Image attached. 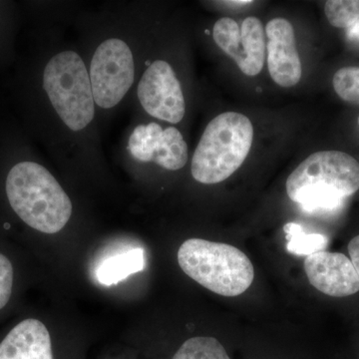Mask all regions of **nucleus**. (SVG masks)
<instances>
[{"mask_svg": "<svg viewBox=\"0 0 359 359\" xmlns=\"http://www.w3.org/2000/svg\"><path fill=\"white\" fill-rule=\"evenodd\" d=\"M359 190V163L339 151L306 158L287 180V193L304 211L334 212Z\"/></svg>", "mask_w": 359, "mask_h": 359, "instance_id": "1", "label": "nucleus"}, {"mask_svg": "<svg viewBox=\"0 0 359 359\" xmlns=\"http://www.w3.org/2000/svg\"><path fill=\"white\" fill-rule=\"evenodd\" d=\"M43 88L59 118L72 131H81L94 119L95 101L89 72L76 52H60L49 60Z\"/></svg>", "mask_w": 359, "mask_h": 359, "instance_id": "5", "label": "nucleus"}, {"mask_svg": "<svg viewBox=\"0 0 359 359\" xmlns=\"http://www.w3.org/2000/svg\"><path fill=\"white\" fill-rule=\"evenodd\" d=\"M212 36L244 74L256 76L261 73L266 58V39L259 18H245L241 26L231 18H221L215 23Z\"/></svg>", "mask_w": 359, "mask_h": 359, "instance_id": "7", "label": "nucleus"}, {"mask_svg": "<svg viewBox=\"0 0 359 359\" xmlns=\"http://www.w3.org/2000/svg\"><path fill=\"white\" fill-rule=\"evenodd\" d=\"M178 263L187 276L224 297L244 294L254 282L252 262L233 245L189 238L180 247Z\"/></svg>", "mask_w": 359, "mask_h": 359, "instance_id": "4", "label": "nucleus"}, {"mask_svg": "<svg viewBox=\"0 0 359 359\" xmlns=\"http://www.w3.org/2000/svg\"><path fill=\"white\" fill-rule=\"evenodd\" d=\"M172 359H231L221 342L214 337L186 340Z\"/></svg>", "mask_w": 359, "mask_h": 359, "instance_id": "15", "label": "nucleus"}, {"mask_svg": "<svg viewBox=\"0 0 359 359\" xmlns=\"http://www.w3.org/2000/svg\"><path fill=\"white\" fill-rule=\"evenodd\" d=\"M268 67L271 79L283 88L299 83L302 74L294 27L285 18H273L266 26Z\"/></svg>", "mask_w": 359, "mask_h": 359, "instance_id": "11", "label": "nucleus"}, {"mask_svg": "<svg viewBox=\"0 0 359 359\" xmlns=\"http://www.w3.org/2000/svg\"><path fill=\"white\" fill-rule=\"evenodd\" d=\"M9 204L26 224L41 233H58L72 215V203L50 172L34 162H21L6 178Z\"/></svg>", "mask_w": 359, "mask_h": 359, "instance_id": "2", "label": "nucleus"}, {"mask_svg": "<svg viewBox=\"0 0 359 359\" xmlns=\"http://www.w3.org/2000/svg\"><path fill=\"white\" fill-rule=\"evenodd\" d=\"M13 268L11 261L0 254V309L6 306L13 292Z\"/></svg>", "mask_w": 359, "mask_h": 359, "instance_id": "18", "label": "nucleus"}, {"mask_svg": "<svg viewBox=\"0 0 359 359\" xmlns=\"http://www.w3.org/2000/svg\"><path fill=\"white\" fill-rule=\"evenodd\" d=\"M145 268V252L143 249H132L122 254L108 257L99 264L95 271L97 280L104 285H115L126 280L129 276Z\"/></svg>", "mask_w": 359, "mask_h": 359, "instance_id": "13", "label": "nucleus"}, {"mask_svg": "<svg viewBox=\"0 0 359 359\" xmlns=\"http://www.w3.org/2000/svg\"><path fill=\"white\" fill-rule=\"evenodd\" d=\"M130 154L140 162H153L164 169L177 171L188 162V145L175 127L163 129L157 123L139 125L128 141Z\"/></svg>", "mask_w": 359, "mask_h": 359, "instance_id": "9", "label": "nucleus"}, {"mask_svg": "<svg viewBox=\"0 0 359 359\" xmlns=\"http://www.w3.org/2000/svg\"><path fill=\"white\" fill-rule=\"evenodd\" d=\"M328 22L337 28H351L359 20V0H330L325 6Z\"/></svg>", "mask_w": 359, "mask_h": 359, "instance_id": "16", "label": "nucleus"}, {"mask_svg": "<svg viewBox=\"0 0 359 359\" xmlns=\"http://www.w3.org/2000/svg\"><path fill=\"white\" fill-rule=\"evenodd\" d=\"M252 1H249V0H241V1H224V4H231V6H247V4H252Z\"/></svg>", "mask_w": 359, "mask_h": 359, "instance_id": "20", "label": "nucleus"}, {"mask_svg": "<svg viewBox=\"0 0 359 359\" xmlns=\"http://www.w3.org/2000/svg\"><path fill=\"white\" fill-rule=\"evenodd\" d=\"M142 107L152 117L177 124L186 113L185 98L173 68L163 60L149 66L137 89Z\"/></svg>", "mask_w": 359, "mask_h": 359, "instance_id": "8", "label": "nucleus"}, {"mask_svg": "<svg viewBox=\"0 0 359 359\" xmlns=\"http://www.w3.org/2000/svg\"><path fill=\"white\" fill-rule=\"evenodd\" d=\"M287 236V249L290 254L297 256H309L323 250L327 244V238L320 233H306L302 231L301 224L289 223L283 226Z\"/></svg>", "mask_w": 359, "mask_h": 359, "instance_id": "14", "label": "nucleus"}, {"mask_svg": "<svg viewBox=\"0 0 359 359\" xmlns=\"http://www.w3.org/2000/svg\"><path fill=\"white\" fill-rule=\"evenodd\" d=\"M347 252H348V257L359 276V235L349 241L348 245H347Z\"/></svg>", "mask_w": 359, "mask_h": 359, "instance_id": "19", "label": "nucleus"}, {"mask_svg": "<svg viewBox=\"0 0 359 359\" xmlns=\"http://www.w3.org/2000/svg\"><path fill=\"white\" fill-rule=\"evenodd\" d=\"M0 359H54L48 330L34 318L21 321L0 344Z\"/></svg>", "mask_w": 359, "mask_h": 359, "instance_id": "12", "label": "nucleus"}, {"mask_svg": "<svg viewBox=\"0 0 359 359\" xmlns=\"http://www.w3.org/2000/svg\"><path fill=\"white\" fill-rule=\"evenodd\" d=\"M254 140V127L247 116L226 112L205 127L194 153L193 178L205 185L221 183L242 166Z\"/></svg>", "mask_w": 359, "mask_h": 359, "instance_id": "3", "label": "nucleus"}, {"mask_svg": "<svg viewBox=\"0 0 359 359\" xmlns=\"http://www.w3.org/2000/svg\"><path fill=\"white\" fill-rule=\"evenodd\" d=\"M334 91L346 102L359 105V67H344L332 79Z\"/></svg>", "mask_w": 359, "mask_h": 359, "instance_id": "17", "label": "nucleus"}, {"mask_svg": "<svg viewBox=\"0 0 359 359\" xmlns=\"http://www.w3.org/2000/svg\"><path fill=\"white\" fill-rule=\"evenodd\" d=\"M358 125H359V117H358Z\"/></svg>", "mask_w": 359, "mask_h": 359, "instance_id": "21", "label": "nucleus"}, {"mask_svg": "<svg viewBox=\"0 0 359 359\" xmlns=\"http://www.w3.org/2000/svg\"><path fill=\"white\" fill-rule=\"evenodd\" d=\"M94 101L103 109L115 107L134 83L133 54L119 39L105 40L96 49L89 71Z\"/></svg>", "mask_w": 359, "mask_h": 359, "instance_id": "6", "label": "nucleus"}, {"mask_svg": "<svg viewBox=\"0 0 359 359\" xmlns=\"http://www.w3.org/2000/svg\"><path fill=\"white\" fill-rule=\"evenodd\" d=\"M304 266L309 283L321 294L344 299L359 292L358 271L342 252H314L306 257Z\"/></svg>", "mask_w": 359, "mask_h": 359, "instance_id": "10", "label": "nucleus"}]
</instances>
